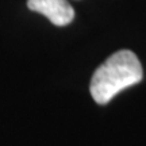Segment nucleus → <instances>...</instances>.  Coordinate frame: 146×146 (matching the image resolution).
<instances>
[{
	"instance_id": "obj_1",
	"label": "nucleus",
	"mask_w": 146,
	"mask_h": 146,
	"mask_svg": "<svg viewBox=\"0 0 146 146\" xmlns=\"http://www.w3.org/2000/svg\"><path fill=\"white\" fill-rule=\"evenodd\" d=\"M143 77L139 60L131 50H119L95 70L89 91L100 106L107 104L120 91L138 84Z\"/></svg>"
},
{
	"instance_id": "obj_2",
	"label": "nucleus",
	"mask_w": 146,
	"mask_h": 146,
	"mask_svg": "<svg viewBox=\"0 0 146 146\" xmlns=\"http://www.w3.org/2000/svg\"><path fill=\"white\" fill-rule=\"evenodd\" d=\"M27 7L46 16L58 27L66 26L74 19V10L68 0H27Z\"/></svg>"
}]
</instances>
